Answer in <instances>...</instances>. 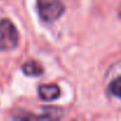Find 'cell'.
<instances>
[{
	"label": "cell",
	"mask_w": 121,
	"mask_h": 121,
	"mask_svg": "<svg viewBox=\"0 0 121 121\" xmlns=\"http://www.w3.org/2000/svg\"><path fill=\"white\" fill-rule=\"evenodd\" d=\"M37 11L42 20L51 23L64 13L65 7L60 0H37Z\"/></svg>",
	"instance_id": "cell-1"
},
{
	"label": "cell",
	"mask_w": 121,
	"mask_h": 121,
	"mask_svg": "<svg viewBox=\"0 0 121 121\" xmlns=\"http://www.w3.org/2000/svg\"><path fill=\"white\" fill-rule=\"evenodd\" d=\"M19 35L13 23L9 19L0 20V50H12L18 45Z\"/></svg>",
	"instance_id": "cell-2"
},
{
	"label": "cell",
	"mask_w": 121,
	"mask_h": 121,
	"mask_svg": "<svg viewBox=\"0 0 121 121\" xmlns=\"http://www.w3.org/2000/svg\"><path fill=\"white\" fill-rule=\"evenodd\" d=\"M39 97L44 101H53L59 97L60 89L57 84H43L38 88Z\"/></svg>",
	"instance_id": "cell-3"
},
{
	"label": "cell",
	"mask_w": 121,
	"mask_h": 121,
	"mask_svg": "<svg viewBox=\"0 0 121 121\" xmlns=\"http://www.w3.org/2000/svg\"><path fill=\"white\" fill-rule=\"evenodd\" d=\"M23 73L27 76H40L43 74V67L36 60H27L23 64Z\"/></svg>",
	"instance_id": "cell-4"
},
{
	"label": "cell",
	"mask_w": 121,
	"mask_h": 121,
	"mask_svg": "<svg viewBox=\"0 0 121 121\" xmlns=\"http://www.w3.org/2000/svg\"><path fill=\"white\" fill-rule=\"evenodd\" d=\"M109 91H110L112 95L117 96V97L121 99V76L117 77V78H115V80L110 83V86H109Z\"/></svg>",
	"instance_id": "cell-5"
}]
</instances>
